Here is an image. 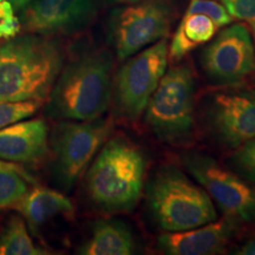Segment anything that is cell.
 <instances>
[{
    "mask_svg": "<svg viewBox=\"0 0 255 255\" xmlns=\"http://www.w3.org/2000/svg\"><path fill=\"white\" fill-rule=\"evenodd\" d=\"M114 57L89 49L64 64L49 95L46 114L63 121L100 119L109 109L114 87Z\"/></svg>",
    "mask_w": 255,
    "mask_h": 255,
    "instance_id": "cell-1",
    "label": "cell"
},
{
    "mask_svg": "<svg viewBox=\"0 0 255 255\" xmlns=\"http://www.w3.org/2000/svg\"><path fill=\"white\" fill-rule=\"evenodd\" d=\"M64 65L55 38L26 33L0 45V101L39 102L49 97Z\"/></svg>",
    "mask_w": 255,
    "mask_h": 255,
    "instance_id": "cell-2",
    "label": "cell"
},
{
    "mask_svg": "<svg viewBox=\"0 0 255 255\" xmlns=\"http://www.w3.org/2000/svg\"><path fill=\"white\" fill-rule=\"evenodd\" d=\"M145 170V156L138 146L124 137L110 138L89 165V199L107 212H131L142 197Z\"/></svg>",
    "mask_w": 255,
    "mask_h": 255,
    "instance_id": "cell-3",
    "label": "cell"
},
{
    "mask_svg": "<svg viewBox=\"0 0 255 255\" xmlns=\"http://www.w3.org/2000/svg\"><path fill=\"white\" fill-rule=\"evenodd\" d=\"M148 208L156 225L165 232H181L218 220L207 191L174 165H163L145 187Z\"/></svg>",
    "mask_w": 255,
    "mask_h": 255,
    "instance_id": "cell-4",
    "label": "cell"
},
{
    "mask_svg": "<svg viewBox=\"0 0 255 255\" xmlns=\"http://www.w3.org/2000/svg\"><path fill=\"white\" fill-rule=\"evenodd\" d=\"M195 78L187 64L167 70L144 110L149 130L169 144L189 142L195 128Z\"/></svg>",
    "mask_w": 255,
    "mask_h": 255,
    "instance_id": "cell-5",
    "label": "cell"
},
{
    "mask_svg": "<svg viewBox=\"0 0 255 255\" xmlns=\"http://www.w3.org/2000/svg\"><path fill=\"white\" fill-rule=\"evenodd\" d=\"M167 39L156 41L129 57L114 76L113 104L119 119L135 122L144 113L168 68Z\"/></svg>",
    "mask_w": 255,
    "mask_h": 255,
    "instance_id": "cell-6",
    "label": "cell"
},
{
    "mask_svg": "<svg viewBox=\"0 0 255 255\" xmlns=\"http://www.w3.org/2000/svg\"><path fill=\"white\" fill-rule=\"evenodd\" d=\"M175 15L171 0H142L115 8L108 21V37L117 58L128 59L167 38Z\"/></svg>",
    "mask_w": 255,
    "mask_h": 255,
    "instance_id": "cell-7",
    "label": "cell"
},
{
    "mask_svg": "<svg viewBox=\"0 0 255 255\" xmlns=\"http://www.w3.org/2000/svg\"><path fill=\"white\" fill-rule=\"evenodd\" d=\"M113 130V121H62L51 137L53 173L65 190L72 189L87 171Z\"/></svg>",
    "mask_w": 255,
    "mask_h": 255,
    "instance_id": "cell-8",
    "label": "cell"
},
{
    "mask_svg": "<svg viewBox=\"0 0 255 255\" xmlns=\"http://www.w3.org/2000/svg\"><path fill=\"white\" fill-rule=\"evenodd\" d=\"M181 161L222 210L225 218L235 222L255 223V186L203 152H184Z\"/></svg>",
    "mask_w": 255,
    "mask_h": 255,
    "instance_id": "cell-9",
    "label": "cell"
},
{
    "mask_svg": "<svg viewBox=\"0 0 255 255\" xmlns=\"http://www.w3.org/2000/svg\"><path fill=\"white\" fill-rule=\"evenodd\" d=\"M206 131L218 144L235 149L255 138V90L225 88L207 96L200 108Z\"/></svg>",
    "mask_w": 255,
    "mask_h": 255,
    "instance_id": "cell-10",
    "label": "cell"
},
{
    "mask_svg": "<svg viewBox=\"0 0 255 255\" xmlns=\"http://www.w3.org/2000/svg\"><path fill=\"white\" fill-rule=\"evenodd\" d=\"M201 66L207 79L221 88L238 87L255 68V47L247 25H227L201 56Z\"/></svg>",
    "mask_w": 255,
    "mask_h": 255,
    "instance_id": "cell-11",
    "label": "cell"
},
{
    "mask_svg": "<svg viewBox=\"0 0 255 255\" xmlns=\"http://www.w3.org/2000/svg\"><path fill=\"white\" fill-rule=\"evenodd\" d=\"M98 0H32L20 11L26 33L55 37L82 31L97 14Z\"/></svg>",
    "mask_w": 255,
    "mask_h": 255,
    "instance_id": "cell-12",
    "label": "cell"
},
{
    "mask_svg": "<svg viewBox=\"0 0 255 255\" xmlns=\"http://www.w3.org/2000/svg\"><path fill=\"white\" fill-rule=\"evenodd\" d=\"M237 223L228 218L212 221L199 227L159 235L157 245L169 255H215L227 250Z\"/></svg>",
    "mask_w": 255,
    "mask_h": 255,
    "instance_id": "cell-13",
    "label": "cell"
},
{
    "mask_svg": "<svg viewBox=\"0 0 255 255\" xmlns=\"http://www.w3.org/2000/svg\"><path fill=\"white\" fill-rule=\"evenodd\" d=\"M49 152V128L44 120L17 122L0 129V159L36 164Z\"/></svg>",
    "mask_w": 255,
    "mask_h": 255,
    "instance_id": "cell-14",
    "label": "cell"
},
{
    "mask_svg": "<svg viewBox=\"0 0 255 255\" xmlns=\"http://www.w3.org/2000/svg\"><path fill=\"white\" fill-rule=\"evenodd\" d=\"M136 253V240L132 229L122 220H97L91 235L79 247L82 255H131Z\"/></svg>",
    "mask_w": 255,
    "mask_h": 255,
    "instance_id": "cell-15",
    "label": "cell"
},
{
    "mask_svg": "<svg viewBox=\"0 0 255 255\" xmlns=\"http://www.w3.org/2000/svg\"><path fill=\"white\" fill-rule=\"evenodd\" d=\"M21 213L32 228H39L60 215H71L73 205L64 194L46 187H33L28 189L14 207Z\"/></svg>",
    "mask_w": 255,
    "mask_h": 255,
    "instance_id": "cell-16",
    "label": "cell"
},
{
    "mask_svg": "<svg viewBox=\"0 0 255 255\" xmlns=\"http://www.w3.org/2000/svg\"><path fill=\"white\" fill-rule=\"evenodd\" d=\"M218 30V25L207 15L186 12L175 31L170 46L168 47L169 59L178 62L184 58L196 47L209 43Z\"/></svg>",
    "mask_w": 255,
    "mask_h": 255,
    "instance_id": "cell-17",
    "label": "cell"
},
{
    "mask_svg": "<svg viewBox=\"0 0 255 255\" xmlns=\"http://www.w3.org/2000/svg\"><path fill=\"white\" fill-rule=\"evenodd\" d=\"M47 252L34 245L26 223L20 216H12L0 235V255H43Z\"/></svg>",
    "mask_w": 255,
    "mask_h": 255,
    "instance_id": "cell-18",
    "label": "cell"
},
{
    "mask_svg": "<svg viewBox=\"0 0 255 255\" xmlns=\"http://www.w3.org/2000/svg\"><path fill=\"white\" fill-rule=\"evenodd\" d=\"M27 182H33L27 173L14 169H0V210L14 208L27 193Z\"/></svg>",
    "mask_w": 255,
    "mask_h": 255,
    "instance_id": "cell-19",
    "label": "cell"
},
{
    "mask_svg": "<svg viewBox=\"0 0 255 255\" xmlns=\"http://www.w3.org/2000/svg\"><path fill=\"white\" fill-rule=\"evenodd\" d=\"M228 167L255 186V138L234 149L228 158Z\"/></svg>",
    "mask_w": 255,
    "mask_h": 255,
    "instance_id": "cell-20",
    "label": "cell"
},
{
    "mask_svg": "<svg viewBox=\"0 0 255 255\" xmlns=\"http://www.w3.org/2000/svg\"><path fill=\"white\" fill-rule=\"evenodd\" d=\"M39 102L0 101V129L33 116L39 110Z\"/></svg>",
    "mask_w": 255,
    "mask_h": 255,
    "instance_id": "cell-21",
    "label": "cell"
},
{
    "mask_svg": "<svg viewBox=\"0 0 255 255\" xmlns=\"http://www.w3.org/2000/svg\"><path fill=\"white\" fill-rule=\"evenodd\" d=\"M187 13H202L212 19L219 28L232 24L233 17L229 14L225 5L215 0H190L187 7Z\"/></svg>",
    "mask_w": 255,
    "mask_h": 255,
    "instance_id": "cell-22",
    "label": "cell"
},
{
    "mask_svg": "<svg viewBox=\"0 0 255 255\" xmlns=\"http://www.w3.org/2000/svg\"><path fill=\"white\" fill-rule=\"evenodd\" d=\"M14 6L11 1H0V39L15 37L21 30L19 17L15 14Z\"/></svg>",
    "mask_w": 255,
    "mask_h": 255,
    "instance_id": "cell-23",
    "label": "cell"
},
{
    "mask_svg": "<svg viewBox=\"0 0 255 255\" xmlns=\"http://www.w3.org/2000/svg\"><path fill=\"white\" fill-rule=\"evenodd\" d=\"M233 19L248 21H255V0H222Z\"/></svg>",
    "mask_w": 255,
    "mask_h": 255,
    "instance_id": "cell-24",
    "label": "cell"
},
{
    "mask_svg": "<svg viewBox=\"0 0 255 255\" xmlns=\"http://www.w3.org/2000/svg\"><path fill=\"white\" fill-rule=\"evenodd\" d=\"M237 254L240 255H255V238L251 239L250 241L242 246L240 250L237 252Z\"/></svg>",
    "mask_w": 255,
    "mask_h": 255,
    "instance_id": "cell-25",
    "label": "cell"
},
{
    "mask_svg": "<svg viewBox=\"0 0 255 255\" xmlns=\"http://www.w3.org/2000/svg\"><path fill=\"white\" fill-rule=\"evenodd\" d=\"M0 169H14V170L18 171H23V173H26L23 168H20L17 163H13V162H7V161H2L0 159Z\"/></svg>",
    "mask_w": 255,
    "mask_h": 255,
    "instance_id": "cell-26",
    "label": "cell"
},
{
    "mask_svg": "<svg viewBox=\"0 0 255 255\" xmlns=\"http://www.w3.org/2000/svg\"><path fill=\"white\" fill-rule=\"evenodd\" d=\"M32 0H14L13 2V6H14V9L15 11H21L25 6L30 4Z\"/></svg>",
    "mask_w": 255,
    "mask_h": 255,
    "instance_id": "cell-27",
    "label": "cell"
},
{
    "mask_svg": "<svg viewBox=\"0 0 255 255\" xmlns=\"http://www.w3.org/2000/svg\"><path fill=\"white\" fill-rule=\"evenodd\" d=\"M109 4H133V2L142 1V0H105Z\"/></svg>",
    "mask_w": 255,
    "mask_h": 255,
    "instance_id": "cell-28",
    "label": "cell"
},
{
    "mask_svg": "<svg viewBox=\"0 0 255 255\" xmlns=\"http://www.w3.org/2000/svg\"><path fill=\"white\" fill-rule=\"evenodd\" d=\"M251 27H252V36H253V40H254V47H255V21L253 23H250ZM254 72H255V68H254Z\"/></svg>",
    "mask_w": 255,
    "mask_h": 255,
    "instance_id": "cell-29",
    "label": "cell"
}]
</instances>
